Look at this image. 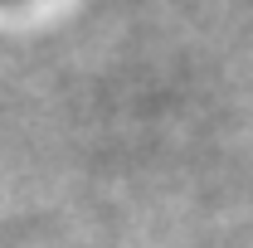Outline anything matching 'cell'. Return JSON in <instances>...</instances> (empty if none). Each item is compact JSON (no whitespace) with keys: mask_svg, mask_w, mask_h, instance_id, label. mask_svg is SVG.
Wrapping results in <instances>:
<instances>
[{"mask_svg":"<svg viewBox=\"0 0 253 248\" xmlns=\"http://www.w3.org/2000/svg\"><path fill=\"white\" fill-rule=\"evenodd\" d=\"M0 5H10V0H0Z\"/></svg>","mask_w":253,"mask_h":248,"instance_id":"cell-1","label":"cell"}]
</instances>
